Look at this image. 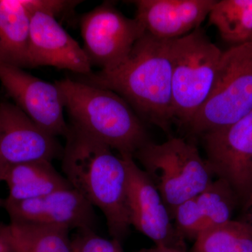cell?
I'll list each match as a JSON object with an SVG mask.
<instances>
[{"label": "cell", "mask_w": 252, "mask_h": 252, "mask_svg": "<svg viewBox=\"0 0 252 252\" xmlns=\"http://www.w3.org/2000/svg\"><path fill=\"white\" fill-rule=\"evenodd\" d=\"M170 41L145 32L119 67L81 76L80 81L116 93L139 117L167 132L175 120Z\"/></svg>", "instance_id": "1"}, {"label": "cell", "mask_w": 252, "mask_h": 252, "mask_svg": "<svg viewBox=\"0 0 252 252\" xmlns=\"http://www.w3.org/2000/svg\"><path fill=\"white\" fill-rule=\"evenodd\" d=\"M62 157L64 177L103 214L111 236L120 240L131 226L124 158L107 144L69 126Z\"/></svg>", "instance_id": "2"}, {"label": "cell", "mask_w": 252, "mask_h": 252, "mask_svg": "<svg viewBox=\"0 0 252 252\" xmlns=\"http://www.w3.org/2000/svg\"><path fill=\"white\" fill-rule=\"evenodd\" d=\"M71 125L107 144L120 156L134 155L149 142L143 123L116 93L69 78L55 81Z\"/></svg>", "instance_id": "3"}, {"label": "cell", "mask_w": 252, "mask_h": 252, "mask_svg": "<svg viewBox=\"0 0 252 252\" xmlns=\"http://www.w3.org/2000/svg\"><path fill=\"white\" fill-rule=\"evenodd\" d=\"M135 158L158 190L171 217L180 204L196 197L212 182V172L198 148L184 139L147 142Z\"/></svg>", "instance_id": "4"}, {"label": "cell", "mask_w": 252, "mask_h": 252, "mask_svg": "<svg viewBox=\"0 0 252 252\" xmlns=\"http://www.w3.org/2000/svg\"><path fill=\"white\" fill-rule=\"evenodd\" d=\"M175 119L188 126L211 94L222 52L201 27L170 41Z\"/></svg>", "instance_id": "5"}, {"label": "cell", "mask_w": 252, "mask_h": 252, "mask_svg": "<svg viewBox=\"0 0 252 252\" xmlns=\"http://www.w3.org/2000/svg\"><path fill=\"white\" fill-rule=\"evenodd\" d=\"M252 111V41L222 52L210 96L188 127L203 135L234 124Z\"/></svg>", "instance_id": "6"}, {"label": "cell", "mask_w": 252, "mask_h": 252, "mask_svg": "<svg viewBox=\"0 0 252 252\" xmlns=\"http://www.w3.org/2000/svg\"><path fill=\"white\" fill-rule=\"evenodd\" d=\"M80 28L83 49L91 66L101 71L119 67L146 32L135 18L126 17L109 1L83 15Z\"/></svg>", "instance_id": "7"}, {"label": "cell", "mask_w": 252, "mask_h": 252, "mask_svg": "<svg viewBox=\"0 0 252 252\" xmlns=\"http://www.w3.org/2000/svg\"><path fill=\"white\" fill-rule=\"evenodd\" d=\"M210 171L227 182L239 200L252 198V111L238 122L203 134Z\"/></svg>", "instance_id": "8"}, {"label": "cell", "mask_w": 252, "mask_h": 252, "mask_svg": "<svg viewBox=\"0 0 252 252\" xmlns=\"http://www.w3.org/2000/svg\"><path fill=\"white\" fill-rule=\"evenodd\" d=\"M57 137L41 128L17 105L0 103V182L5 171L24 162L62 158Z\"/></svg>", "instance_id": "9"}, {"label": "cell", "mask_w": 252, "mask_h": 252, "mask_svg": "<svg viewBox=\"0 0 252 252\" xmlns=\"http://www.w3.org/2000/svg\"><path fill=\"white\" fill-rule=\"evenodd\" d=\"M0 81L14 104L41 128L56 137L67 135L69 126L64 119V100L55 83L1 63Z\"/></svg>", "instance_id": "10"}, {"label": "cell", "mask_w": 252, "mask_h": 252, "mask_svg": "<svg viewBox=\"0 0 252 252\" xmlns=\"http://www.w3.org/2000/svg\"><path fill=\"white\" fill-rule=\"evenodd\" d=\"M3 206L11 221L49 225L68 230H94V207L72 187L24 201L4 200Z\"/></svg>", "instance_id": "11"}, {"label": "cell", "mask_w": 252, "mask_h": 252, "mask_svg": "<svg viewBox=\"0 0 252 252\" xmlns=\"http://www.w3.org/2000/svg\"><path fill=\"white\" fill-rule=\"evenodd\" d=\"M28 66H51L81 76L92 72V66L83 47L55 16L41 11L31 14Z\"/></svg>", "instance_id": "12"}, {"label": "cell", "mask_w": 252, "mask_h": 252, "mask_svg": "<svg viewBox=\"0 0 252 252\" xmlns=\"http://www.w3.org/2000/svg\"><path fill=\"white\" fill-rule=\"evenodd\" d=\"M124 158L127 170V205L131 225L157 246L172 248L175 239L172 217L156 186L132 156Z\"/></svg>", "instance_id": "13"}, {"label": "cell", "mask_w": 252, "mask_h": 252, "mask_svg": "<svg viewBox=\"0 0 252 252\" xmlns=\"http://www.w3.org/2000/svg\"><path fill=\"white\" fill-rule=\"evenodd\" d=\"M217 0H135V18L146 32L173 40L201 27Z\"/></svg>", "instance_id": "14"}, {"label": "cell", "mask_w": 252, "mask_h": 252, "mask_svg": "<svg viewBox=\"0 0 252 252\" xmlns=\"http://www.w3.org/2000/svg\"><path fill=\"white\" fill-rule=\"evenodd\" d=\"M9 189L6 201L19 202L40 198L60 189L71 187L52 162H24L10 167L2 177Z\"/></svg>", "instance_id": "15"}, {"label": "cell", "mask_w": 252, "mask_h": 252, "mask_svg": "<svg viewBox=\"0 0 252 252\" xmlns=\"http://www.w3.org/2000/svg\"><path fill=\"white\" fill-rule=\"evenodd\" d=\"M31 18L22 0H0V63L29 67Z\"/></svg>", "instance_id": "16"}, {"label": "cell", "mask_w": 252, "mask_h": 252, "mask_svg": "<svg viewBox=\"0 0 252 252\" xmlns=\"http://www.w3.org/2000/svg\"><path fill=\"white\" fill-rule=\"evenodd\" d=\"M69 231L23 222L0 224V237L12 252H72Z\"/></svg>", "instance_id": "17"}, {"label": "cell", "mask_w": 252, "mask_h": 252, "mask_svg": "<svg viewBox=\"0 0 252 252\" xmlns=\"http://www.w3.org/2000/svg\"><path fill=\"white\" fill-rule=\"evenodd\" d=\"M208 18L231 46L252 42V0H217Z\"/></svg>", "instance_id": "18"}, {"label": "cell", "mask_w": 252, "mask_h": 252, "mask_svg": "<svg viewBox=\"0 0 252 252\" xmlns=\"http://www.w3.org/2000/svg\"><path fill=\"white\" fill-rule=\"evenodd\" d=\"M195 252H252V225L230 220L196 237Z\"/></svg>", "instance_id": "19"}, {"label": "cell", "mask_w": 252, "mask_h": 252, "mask_svg": "<svg viewBox=\"0 0 252 252\" xmlns=\"http://www.w3.org/2000/svg\"><path fill=\"white\" fill-rule=\"evenodd\" d=\"M195 200L209 228L231 220L239 199L231 187L219 178L198 194Z\"/></svg>", "instance_id": "20"}, {"label": "cell", "mask_w": 252, "mask_h": 252, "mask_svg": "<svg viewBox=\"0 0 252 252\" xmlns=\"http://www.w3.org/2000/svg\"><path fill=\"white\" fill-rule=\"evenodd\" d=\"M177 229L182 234L190 237L198 236L206 230V220L195 198L180 204L174 212L173 216Z\"/></svg>", "instance_id": "21"}, {"label": "cell", "mask_w": 252, "mask_h": 252, "mask_svg": "<svg viewBox=\"0 0 252 252\" xmlns=\"http://www.w3.org/2000/svg\"><path fill=\"white\" fill-rule=\"evenodd\" d=\"M72 252H123L119 240H107L94 229L77 230L71 238Z\"/></svg>", "instance_id": "22"}, {"label": "cell", "mask_w": 252, "mask_h": 252, "mask_svg": "<svg viewBox=\"0 0 252 252\" xmlns=\"http://www.w3.org/2000/svg\"><path fill=\"white\" fill-rule=\"evenodd\" d=\"M25 7L32 14L35 11L47 13L55 17L62 14L72 13L74 8L80 4L81 1H66V0H22Z\"/></svg>", "instance_id": "23"}, {"label": "cell", "mask_w": 252, "mask_h": 252, "mask_svg": "<svg viewBox=\"0 0 252 252\" xmlns=\"http://www.w3.org/2000/svg\"><path fill=\"white\" fill-rule=\"evenodd\" d=\"M141 252H182L173 248L169 247L157 246L155 248L149 249V250H143Z\"/></svg>", "instance_id": "24"}, {"label": "cell", "mask_w": 252, "mask_h": 252, "mask_svg": "<svg viewBox=\"0 0 252 252\" xmlns=\"http://www.w3.org/2000/svg\"><path fill=\"white\" fill-rule=\"evenodd\" d=\"M0 252H12L8 244L0 237Z\"/></svg>", "instance_id": "25"}, {"label": "cell", "mask_w": 252, "mask_h": 252, "mask_svg": "<svg viewBox=\"0 0 252 252\" xmlns=\"http://www.w3.org/2000/svg\"><path fill=\"white\" fill-rule=\"evenodd\" d=\"M4 205V200H2L1 198H0V207L3 206Z\"/></svg>", "instance_id": "26"}, {"label": "cell", "mask_w": 252, "mask_h": 252, "mask_svg": "<svg viewBox=\"0 0 252 252\" xmlns=\"http://www.w3.org/2000/svg\"><path fill=\"white\" fill-rule=\"evenodd\" d=\"M251 205H252V201H251Z\"/></svg>", "instance_id": "27"}]
</instances>
